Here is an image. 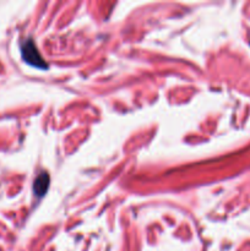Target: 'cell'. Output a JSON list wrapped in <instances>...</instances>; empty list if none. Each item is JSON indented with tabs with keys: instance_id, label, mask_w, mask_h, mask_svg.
Wrapping results in <instances>:
<instances>
[{
	"instance_id": "obj_1",
	"label": "cell",
	"mask_w": 250,
	"mask_h": 251,
	"mask_svg": "<svg viewBox=\"0 0 250 251\" xmlns=\"http://www.w3.org/2000/svg\"><path fill=\"white\" fill-rule=\"evenodd\" d=\"M21 53H22V58L25 59L26 63H28L29 65L36 66L38 69H46L47 64L44 63L43 58L39 54L38 49L37 47L34 46L33 42L31 39H27L22 43L21 46Z\"/></svg>"
},
{
	"instance_id": "obj_2",
	"label": "cell",
	"mask_w": 250,
	"mask_h": 251,
	"mask_svg": "<svg viewBox=\"0 0 250 251\" xmlns=\"http://www.w3.org/2000/svg\"><path fill=\"white\" fill-rule=\"evenodd\" d=\"M49 186V176L46 172H42L33 183V191L38 198H42L47 193Z\"/></svg>"
}]
</instances>
